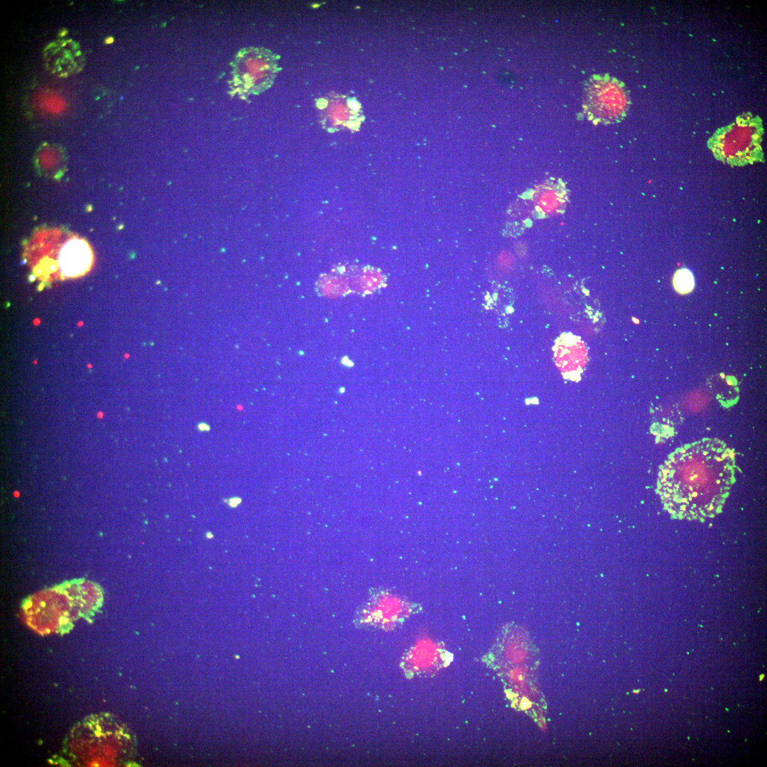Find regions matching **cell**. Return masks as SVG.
<instances>
[{
	"mask_svg": "<svg viewBox=\"0 0 767 767\" xmlns=\"http://www.w3.org/2000/svg\"><path fill=\"white\" fill-rule=\"evenodd\" d=\"M279 56L264 48L240 50L233 65L234 85L244 96L259 94L268 89L281 70Z\"/></svg>",
	"mask_w": 767,
	"mask_h": 767,
	"instance_id": "7a4b0ae2",
	"label": "cell"
},
{
	"mask_svg": "<svg viewBox=\"0 0 767 767\" xmlns=\"http://www.w3.org/2000/svg\"><path fill=\"white\" fill-rule=\"evenodd\" d=\"M763 677H764V675H760V680H762Z\"/></svg>",
	"mask_w": 767,
	"mask_h": 767,
	"instance_id": "ba28073f",
	"label": "cell"
},
{
	"mask_svg": "<svg viewBox=\"0 0 767 767\" xmlns=\"http://www.w3.org/2000/svg\"><path fill=\"white\" fill-rule=\"evenodd\" d=\"M127 736L111 715L89 716L71 729L58 763L72 766H121L126 757Z\"/></svg>",
	"mask_w": 767,
	"mask_h": 767,
	"instance_id": "6da1fadb",
	"label": "cell"
},
{
	"mask_svg": "<svg viewBox=\"0 0 767 767\" xmlns=\"http://www.w3.org/2000/svg\"><path fill=\"white\" fill-rule=\"evenodd\" d=\"M628 97L616 80L603 75L593 76L585 89V111L592 120L610 122L623 116L628 107Z\"/></svg>",
	"mask_w": 767,
	"mask_h": 767,
	"instance_id": "3957f363",
	"label": "cell"
},
{
	"mask_svg": "<svg viewBox=\"0 0 767 767\" xmlns=\"http://www.w3.org/2000/svg\"><path fill=\"white\" fill-rule=\"evenodd\" d=\"M673 286L681 294L691 292L695 286V278L692 272L687 268H682L675 273Z\"/></svg>",
	"mask_w": 767,
	"mask_h": 767,
	"instance_id": "8992f818",
	"label": "cell"
},
{
	"mask_svg": "<svg viewBox=\"0 0 767 767\" xmlns=\"http://www.w3.org/2000/svg\"><path fill=\"white\" fill-rule=\"evenodd\" d=\"M317 104L322 110V121H329L330 127L348 126L352 128V122L357 126L360 124L361 104L355 99L346 96H337L320 99Z\"/></svg>",
	"mask_w": 767,
	"mask_h": 767,
	"instance_id": "277c9868",
	"label": "cell"
},
{
	"mask_svg": "<svg viewBox=\"0 0 767 767\" xmlns=\"http://www.w3.org/2000/svg\"><path fill=\"white\" fill-rule=\"evenodd\" d=\"M92 262V254L88 244L80 239L67 241L61 248L58 257L61 273L66 277H77L85 273Z\"/></svg>",
	"mask_w": 767,
	"mask_h": 767,
	"instance_id": "5b68a950",
	"label": "cell"
},
{
	"mask_svg": "<svg viewBox=\"0 0 767 767\" xmlns=\"http://www.w3.org/2000/svg\"><path fill=\"white\" fill-rule=\"evenodd\" d=\"M205 428H207V429L209 428L208 425H205L204 423H202V424L199 425V428H200L201 430H207V429H205Z\"/></svg>",
	"mask_w": 767,
	"mask_h": 767,
	"instance_id": "52a82bcc",
	"label": "cell"
}]
</instances>
